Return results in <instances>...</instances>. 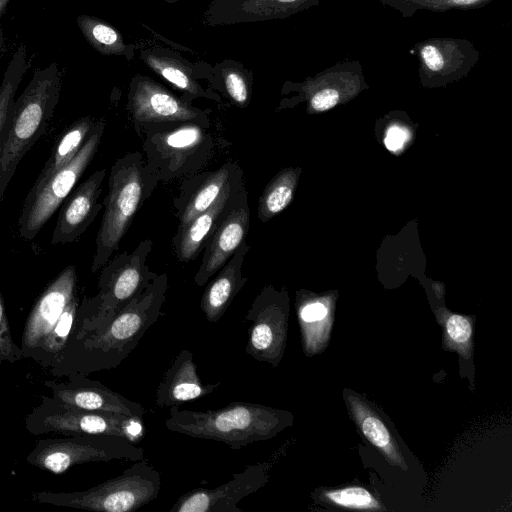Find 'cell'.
<instances>
[{
    "mask_svg": "<svg viewBox=\"0 0 512 512\" xmlns=\"http://www.w3.org/2000/svg\"><path fill=\"white\" fill-rule=\"evenodd\" d=\"M138 125L197 122L208 123L207 112L178 97L154 79L137 74L129 85L128 104Z\"/></svg>",
    "mask_w": 512,
    "mask_h": 512,
    "instance_id": "11",
    "label": "cell"
},
{
    "mask_svg": "<svg viewBox=\"0 0 512 512\" xmlns=\"http://www.w3.org/2000/svg\"><path fill=\"white\" fill-rule=\"evenodd\" d=\"M76 282L75 266H67L39 296L24 326L20 346L23 358L30 359L52 330L66 305L76 295Z\"/></svg>",
    "mask_w": 512,
    "mask_h": 512,
    "instance_id": "16",
    "label": "cell"
},
{
    "mask_svg": "<svg viewBox=\"0 0 512 512\" xmlns=\"http://www.w3.org/2000/svg\"><path fill=\"white\" fill-rule=\"evenodd\" d=\"M250 212L245 201L233 204L212 235L207 239L202 263L194 276V282L201 287L218 272L245 242L249 229Z\"/></svg>",
    "mask_w": 512,
    "mask_h": 512,
    "instance_id": "21",
    "label": "cell"
},
{
    "mask_svg": "<svg viewBox=\"0 0 512 512\" xmlns=\"http://www.w3.org/2000/svg\"><path fill=\"white\" fill-rule=\"evenodd\" d=\"M382 5L398 11L402 17H412L419 10L444 12L451 9L482 8L493 0H378Z\"/></svg>",
    "mask_w": 512,
    "mask_h": 512,
    "instance_id": "34",
    "label": "cell"
},
{
    "mask_svg": "<svg viewBox=\"0 0 512 512\" xmlns=\"http://www.w3.org/2000/svg\"><path fill=\"white\" fill-rule=\"evenodd\" d=\"M287 319L286 297L272 286H265L244 317L249 324L245 352L254 360L276 368L286 346Z\"/></svg>",
    "mask_w": 512,
    "mask_h": 512,
    "instance_id": "10",
    "label": "cell"
},
{
    "mask_svg": "<svg viewBox=\"0 0 512 512\" xmlns=\"http://www.w3.org/2000/svg\"><path fill=\"white\" fill-rule=\"evenodd\" d=\"M152 244L150 239L143 240L133 252L119 254L102 267L99 291L79 302L69 338H79L105 326L158 276L146 264Z\"/></svg>",
    "mask_w": 512,
    "mask_h": 512,
    "instance_id": "4",
    "label": "cell"
},
{
    "mask_svg": "<svg viewBox=\"0 0 512 512\" xmlns=\"http://www.w3.org/2000/svg\"><path fill=\"white\" fill-rule=\"evenodd\" d=\"M157 177L138 152L126 154L112 166L105 211L96 237V251L91 270L97 272L119 249L137 210L149 198Z\"/></svg>",
    "mask_w": 512,
    "mask_h": 512,
    "instance_id": "5",
    "label": "cell"
},
{
    "mask_svg": "<svg viewBox=\"0 0 512 512\" xmlns=\"http://www.w3.org/2000/svg\"><path fill=\"white\" fill-rule=\"evenodd\" d=\"M139 57L150 70L181 91L189 101L196 98L221 101L216 92L204 89L199 83L202 79L209 80L212 69L209 63L190 62L174 50L160 46L142 49Z\"/></svg>",
    "mask_w": 512,
    "mask_h": 512,
    "instance_id": "18",
    "label": "cell"
},
{
    "mask_svg": "<svg viewBox=\"0 0 512 512\" xmlns=\"http://www.w3.org/2000/svg\"><path fill=\"white\" fill-rule=\"evenodd\" d=\"M3 45H4V36H3V29H2V26L0 23V57L2 54V50H3Z\"/></svg>",
    "mask_w": 512,
    "mask_h": 512,
    "instance_id": "40",
    "label": "cell"
},
{
    "mask_svg": "<svg viewBox=\"0 0 512 512\" xmlns=\"http://www.w3.org/2000/svg\"><path fill=\"white\" fill-rule=\"evenodd\" d=\"M321 0H212L203 14L206 26L284 19L318 6Z\"/></svg>",
    "mask_w": 512,
    "mask_h": 512,
    "instance_id": "19",
    "label": "cell"
},
{
    "mask_svg": "<svg viewBox=\"0 0 512 512\" xmlns=\"http://www.w3.org/2000/svg\"><path fill=\"white\" fill-rule=\"evenodd\" d=\"M293 176L284 172L275 177L263 190L258 203V218L265 222L282 212L293 198Z\"/></svg>",
    "mask_w": 512,
    "mask_h": 512,
    "instance_id": "33",
    "label": "cell"
},
{
    "mask_svg": "<svg viewBox=\"0 0 512 512\" xmlns=\"http://www.w3.org/2000/svg\"><path fill=\"white\" fill-rule=\"evenodd\" d=\"M221 383H203L197 373L193 353L182 349L173 359L156 389L155 404L171 408L215 392Z\"/></svg>",
    "mask_w": 512,
    "mask_h": 512,
    "instance_id": "22",
    "label": "cell"
},
{
    "mask_svg": "<svg viewBox=\"0 0 512 512\" xmlns=\"http://www.w3.org/2000/svg\"><path fill=\"white\" fill-rule=\"evenodd\" d=\"M249 248L244 242L205 288L200 308L209 322L216 323L221 319L247 282L248 279L242 274V266Z\"/></svg>",
    "mask_w": 512,
    "mask_h": 512,
    "instance_id": "23",
    "label": "cell"
},
{
    "mask_svg": "<svg viewBox=\"0 0 512 512\" xmlns=\"http://www.w3.org/2000/svg\"><path fill=\"white\" fill-rule=\"evenodd\" d=\"M331 503L352 509L379 510L380 503L374 496L363 487H346L342 489L330 490L323 493Z\"/></svg>",
    "mask_w": 512,
    "mask_h": 512,
    "instance_id": "35",
    "label": "cell"
},
{
    "mask_svg": "<svg viewBox=\"0 0 512 512\" xmlns=\"http://www.w3.org/2000/svg\"><path fill=\"white\" fill-rule=\"evenodd\" d=\"M77 26L87 43L104 56H122L131 61L136 46L126 43L122 33L110 23L92 15L81 14Z\"/></svg>",
    "mask_w": 512,
    "mask_h": 512,
    "instance_id": "27",
    "label": "cell"
},
{
    "mask_svg": "<svg viewBox=\"0 0 512 512\" xmlns=\"http://www.w3.org/2000/svg\"><path fill=\"white\" fill-rule=\"evenodd\" d=\"M419 77L425 86H440L465 77L480 59L474 44L461 38L433 37L414 45Z\"/></svg>",
    "mask_w": 512,
    "mask_h": 512,
    "instance_id": "13",
    "label": "cell"
},
{
    "mask_svg": "<svg viewBox=\"0 0 512 512\" xmlns=\"http://www.w3.org/2000/svg\"><path fill=\"white\" fill-rule=\"evenodd\" d=\"M204 125L197 122L175 124L170 130L151 133L146 139L148 167L158 178L179 175L199 150L204 149Z\"/></svg>",
    "mask_w": 512,
    "mask_h": 512,
    "instance_id": "14",
    "label": "cell"
},
{
    "mask_svg": "<svg viewBox=\"0 0 512 512\" xmlns=\"http://www.w3.org/2000/svg\"><path fill=\"white\" fill-rule=\"evenodd\" d=\"M363 86L364 77L360 61L338 62L308 77L301 83L285 82L283 92L298 91L308 96L309 108L316 112L335 107L347 96L356 94Z\"/></svg>",
    "mask_w": 512,
    "mask_h": 512,
    "instance_id": "17",
    "label": "cell"
},
{
    "mask_svg": "<svg viewBox=\"0 0 512 512\" xmlns=\"http://www.w3.org/2000/svg\"><path fill=\"white\" fill-rule=\"evenodd\" d=\"M167 287V275H158L105 326L79 338H69L48 368L50 373L56 377L88 376L118 367L163 315Z\"/></svg>",
    "mask_w": 512,
    "mask_h": 512,
    "instance_id": "1",
    "label": "cell"
},
{
    "mask_svg": "<svg viewBox=\"0 0 512 512\" xmlns=\"http://www.w3.org/2000/svg\"><path fill=\"white\" fill-rule=\"evenodd\" d=\"M79 300L75 295L66 305L56 324L43 339L30 359L48 369L63 350L76 319Z\"/></svg>",
    "mask_w": 512,
    "mask_h": 512,
    "instance_id": "30",
    "label": "cell"
},
{
    "mask_svg": "<svg viewBox=\"0 0 512 512\" xmlns=\"http://www.w3.org/2000/svg\"><path fill=\"white\" fill-rule=\"evenodd\" d=\"M12 0H0V18L7 10Z\"/></svg>",
    "mask_w": 512,
    "mask_h": 512,
    "instance_id": "39",
    "label": "cell"
},
{
    "mask_svg": "<svg viewBox=\"0 0 512 512\" xmlns=\"http://www.w3.org/2000/svg\"><path fill=\"white\" fill-rule=\"evenodd\" d=\"M272 464L257 462L214 488H195L181 495L170 512H243L237 505L269 481Z\"/></svg>",
    "mask_w": 512,
    "mask_h": 512,
    "instance_id": "12",
    "label": "cell"
},
{
    "mask_svg": "<svg viewBox=\"0 0 512 512\" xmlns=\"http://www.w3.org/2000/svg\"><path fill=\"white\" fill-rule=\"evenodd\" d=\"M142 459L143 448L125 438L110 435L40 439L26 457L30 465L53 474H62L72 466L89 462Z\"/></svg>",
    "mask_w": 512,
    "mask_h": 512,
    "instance_id": "8",
    "label": "cell"
},
{
    "mask_svg": "<svg viewBox=\"0 0 512 512\" xmlns=\"http://www.w3.org/2000/svg\"><path fill=\"white\" fill-rule=\"evenodd\" d=\"M232 190L231 179L205 211L178 229L175 249L179 261L188 262L199 254L207 239L227 213L226 207L233 197Z\"/></svg>",
    "mask_w": 512,
    "mask_h": 512,
    "instance_id": "24",
    "label": "cell"
},
{
    "mask_svg": "<svg viewBox=\"0 0 512 512\" xmlns=\"http://www.w3.org/2000/svg\"><path fill=\"white\" fill-rule=\"evenodd\" d=\"M161 488L160 473L146 460L134 461L120 475L83 491H41L31 500L61 507L97 512H133L155 500Z\"/></svg>",
    "mask_w": 512,
    "mask_h": 512,
    "instance_id": "6",
    "label": "cell"
},
{
    "mask_svg": "<svg viewBox=\"0 0 512 512\" xmlns=\"http://www.w3.org/2000/svg\"><path fill=\"white\" fill-rule=\"evenodd\" d=\"M408 133L403 127L391 125L387 130L385 145L390 151H397L402 148L407 141Z\"/></svg>",
    "mask_w": 512,
    "mask_h": 512,
    "instance_id": "38",
    "label": "cell"
},
{
    "mask_svg": "<svg viewBox=\"0 0 512 512\" xmlns=\"http://www.w3.org/2000/svg\"><path fill=\"white\" fill-rule=\"evenodd\" d=\"M106 170L91 174L61 204L50 243L68 244L76 241L94 221L102 208L98 202Z\"/></svg>",
    "mask_w": 512,
    "mask_h": 512,
    "instance_id": "20",
    "label": "cell"
},
{
    "mask_svg": "<svg viewBox=\"0 0 512 512\" xmlns=\"http://www.w3.org/2000/svg\"><path fill=\"white\" fill-rule=\"evenodd\" d=\"M27 49L20 44L12 55L0 85V154L16 91L32 65L33 58H27Z\"/></svg>",
    "mask_w": 512,
    "mask_h": 512,
    "instance_id": "29",
    "label": "cell"
},
{
    "mask_svg": "<svg viewBox=\"0 0 512 512\" xmlns=\"http://www.w3.org/2000/svg\"><path fill=\"white\" fill-rule=\"evenodd\" d=\"M95 123L90 116H85L75 121L55 144L35 183L44 181L71 162L84 145Z\"/></svg>",
    "mask_w": 512,
    "mask_h": 512,
    "instance_id": "28",
    "label": "cell"
},
{
    "mask_svg": "<svg viewBox=\"0 0 512 512\" xmlns=\"http://www.w3.org/2000/svg\"><path fill=\"white\" fill-rule=\"evenodd\" d=\"M448 343L463 356L468 357L471 348L472 325L470 321L457 314H450L445 320Z\"/></svg>",
    "mask_w": 512,
    "mask_h": 512,
    "instance_id": "36",
    "label": "cell"
},
{
    "mask_svg": "<svg viewBox=\"0 0 512 512\" xmlns=\"http://www.w3.org/2000/svg\"><path fill=\"white\" fill-rule=\"evenodd\" d=\"M62 382L44 381L59 403L77 409L123 414L143 419L144 407L84 375H71Z\"/></svg>",
    "mask_w": 512,
    "mask_h": 512,
    "instance_id": "15",
    "label": "cell"
},
{
    "mask_svg": "<svg viewBox=\"0 0 512 512\" xmlns=\"http://www.w3.org/2000/svg\"><path fill=\"white\" fill-rule=\"evenodd\" d=\"M350 410L366 439L378 448L390 464L407 469L404 457L386 423L362 399L350 395Z\"/></svg>",
    "mask_w": 512,
    "mask_h": 512,
    "instance_id": "25",
    "label": "cell"
},
{
    "mask_svg": "<svg viewBox=\"0 0 512 512\" xmlns=\"http://www.w3.org/2000/svg\"><path fill=\"white\" fill-rule=\"evenodd\" d=\"M163 1L168 3V4H173V3H176V2L181 1V0H163Z\"/></svg>",
    "mask_w": 512,
    "mask_h": 512,
    "instance_id": "41",
    "label": "cell"
},
{
    "mask_svg": "<svg viewBox=\"0 0 512 512\" xmlns=\"http://www.w3.org/2000/svg\"><path fill=\"white\" fill-rule=\"evenodd\" d=\"M104 131V122L95 123L84 145L66 166L42 182L34 183L28 192L18 219L20 236L32 240L54 212L72 192L92 161Z\"/></svg>",
    "mask_w": 512,
    "mask_h": 512,
    "instance_id": "9",
    "label": "cell"
},
{
    "mask_svg": "<svg viewBox=\"0 0 512 512\" xmlns=\"http://www.w3.org/2000/svg\"><path fill=\"white\" fill-rule=\"evenodd\" d=\"M298 316L304 349L308 354L316 353L321 350L329 334V309L323 302H309L299 308Z\"/></svg>",
    "mask_w": 512,
    "mask_h": 512,
    "instance_id": "31",
    "label": "cell"
},
{
    "mask_svg": "<svg viewBox=\"0 0 512 512\" xmlns=\"http://www.w3.org/2000/svg\"><path fill=\"white\" fill-rule=\"evenodd\" d=\"M26 416V430L33 435L48 433L71 435H110L139 442L144 434L143 419L103 411H89L63 405L52 396Z\"/></svg>",
    "mask_w": 512,
    "mask_h": 512,
    "instance_id": "7",
    "label": "cell"
},
{
    "mask_svg": "<svg viewBox=\"0 0 512 512\" xmlns=\"http://www.w3.org/2000/svg\"><path fill=\"white\" fill-rule=\"evenodd\" d=\"M231 165H224L201 183L184 207L178 229L205 211L220 195L222 189L232 179Z\"/></svg>",
    "mask_w": 512,
    "mask_h": 512,
    "instance_id": "32",
    "label": "cell"
},
{
    "mask_svg": "<svg viewBox=\"0 0 512 512\" xmlns=\"http://www.w3.org/2000/svg\"><path fill=\"white\" fill-rule=\"evenodd\" d=\"M22 350L13 341L5 303L0 291V368L3 363L13 364L22 359Z\"/></svg>",
    "mask_w": 512,
    "mask_h": 512,
    "instance_id": "37",
    "label": "cell"
},
{
    "mask_svg": "<svg viewBox=\"0 0 512 512\" xmlns=\"http://www.w3.org/2000/svg\"><path fill=\"white\" fill-rule=\"evenodd\" d=\"M208 82L237 107L245 108L250 103L253 73L243 63L232 59L216 63L212 66Z\"/></svg>",
    "mask_w": 512,
    "mask_h": 512,
    "instance_id": "26",
    "label": "cell"
},
{
    "mask_svg": "<svg viewBox=\"0 0 512 512\" xmlns=\"http://www.w3.org/2000/svg\"><path fill=\"white\" fill-rule=\"evenodd\" d=\"M164 424L171 432L222 442L233 450H240L275 437L292 424V415L282 409L249 402H232L206 411L174 406Z\"/></svg>",
    "mask_w": 512,
    "mask_h": 512,
    "instance_id": "2",
    "label": "cell"
},
{
    "mask_svg": "<svg viewBox=\"0 0 512 512\" xmlns=\"http://www.w3.org/2000/svg\"><path fill=\"white\" fill-rule=\"evenodd\" d=\"M62 75L55 62L35 69L24 91L14 100L0 154V201L21 159L47 129L59 100Z\"/></svg>",
    "mask_w": 512,
    "mask_h": 512,
    "instance_id": "3",
    "label": "cell"
}]
</instances>
